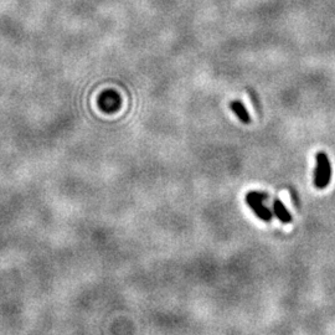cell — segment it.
<instances>
[{
  "label": "cell",
  "mask_w": 335,
  "mask_h": 335,
  "mask_svg": "<svg viewBox=\"0 0 335 335\" xmlns=\"http://www.w3.org/2000/svg\"><path fill=\"white\" fill-rule=\"evenodd\" d=\"M273 210L276 216L281 220L283 224H289L292 221V216L289 214L288 210L286 209V206L283 205V202L281 201L279 199H276L273 202Z\"/></svg>",
  "instance_id": "obj_3"
},
{
  "label": "cell",
  "mask_w": 335,
  "mask_h": 335,
  "mask_svg": "<svg viewBox=\"0 0 335 335\" xmlns=\"http://www.w3.org/2000/svg\"><path fill=\"white\" fill-rule=\"evenodd\" d=\"M317 167L314 172V184L318 189H324L328 186L332 177V167L326 153L321 152L317 154Z\"/></svg>",
  "instance_id": "obj_1"
},
{
  "label": "cell",
  "mask_w": 335,
  "mask_h": 335,
  "mask_svg": "<svg viewBox=\"0 0 335 335\" xmlns=\"http://www.w3.org/2000/svg\"><path fill=\"white\" fill-rule=\"evenodd\" d=\"M231 109L235 112V113H236V116L239 117V118L241 119L244 123H250V122H251V117H250L249 112L246 111V108H245V106L241 103V102H237V101L232 102Z\"/></svg>",
  "instance_id": "obj_4"
},
{
  "label": "cell",
  "mask_w": 335,
  "mask_h": 335,
  "mask_svg": "<svg viewBox=\"0 0 335 335\" xmlns=\"http://www.w3.org/2000/svg\"><path fill=\"white\" fill-rule=\"evenodd\" d=\"M267 199V195L263 192H257V191H251L246 195V202L252 210H253L254 214L259 217L263 221H271L272 219V212L269 211L268 207H266L263 205V201Z\"/></svg>",
  "instance_id": "obj_2"
}]
</instances>
